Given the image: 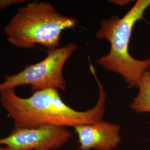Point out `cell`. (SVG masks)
<instances>
[{
	"label": "cell",
	"mask_w": 150,
	"mask_h": 150,
	"mask_svg": "<svg viewBox=\"0 0 150 150\" xmlns=\"http://www.w3.org/2000/svg\"><path fill=\"white\" fill-rule=\"evenodd\" d=\"M96 81L99 90L96 103L85 111L69 106L54 88L33 92L27 98L18 96L15 90H7L0 93V103L13 120L14 128L32 129L47 125L74 128L103 120L106 93L100 81Z\"/></svg>",
	"instance_id": "obj_1"
},
{
	"label": "cell",
	"mask_w": 150,
	"mask_h": 150,
	"mask_svg": "<svg viewBox=\"0 0 150 150\" xmlns=\"http://www.w3.org/2000/svg\"><path fill=\"white\" fill-rule=\"evenodd\" d=\"M150 0H138L124 16L113 15L103 20L96 33L97 38L110 44L109 53L97 60L105 70L120 75L129 87L137 88L142 75L150 68V59L139 60L129 52V43L135 23L143 18Z\"/></svg>",
	"instance_id": "obj_2"
},
{
	"label": "cell",
	"mask_w": 150,
	"mask_h": 150,
	"mask_svg": "<svg viewBox=\"0 0 150 150\" xmlns=\"http://www.w3.org/2000/svg\"><path fill=\"white\" fill-rule=\"evenodd\" d=\"M77 20L59 13L46 2H32L22 7L5 27L9 43L27 49L41 45L48 50L57 48L62 32L75 27Z\"/></svg>",
	"instance_id": "obj_3"
},
{
	"label": "cell",
	"mask_w": 150,
	"mask_h": 150,
	"mask_svg": "<svg viewBox=\"0 0 150 150\" xmlns=\"http://www.w3.org/2000/svg\"><path fill=\"white\" fill-rule=\"evenodd\" d=\"M77 48L75 44L70 43L48 50L47 56L41 61L27 65L18 74L5 75V81L0 83V93L26 85H31L30 89L33 92L47 88L65 90L66 82L63 68Z\"/></svg>",
	"instance_id": "obj_4"
},
{
	"label": "cell",
	"mask_w": 150,
	"mask_h": 150,
	"mask_svg": "<svg viewBox=\"0 0 150 150\" xmlns=\"http://www.w3.org/2000/svg\"><path fill=\"white\" fill-rule=\"evenodd\" d=\"M72 137L67 127L47 125L38 128H14L0 139V146L7 150H56Z\"/></svg>",
	"instance_id": "obj_5"
},
{
	"label": "cell",
	"mask_w": 150,
	"mask_h": 150,
	"mask_svg": "<svg viewBox=\"0 0 150 150\" xmlns=\"http://www.w3.org/2000/svg\"><path fill=\"white\" fill-rule=\"evenodd\" d=\"M79 150H113L120 142L121 127L103 120L74 127Z\"/></svg>",
	"instance_id": "obj_6"
},
{
	"label": "cell",
	"mask_w": 150,
	"mask_h": 150,
	"mask_svg": "<svg viewBox=\"0 0 150 150\" xmlns=\"http://www.w3.org/2000/svg\"><path fill=\"white\" fill-rule=\"evenodd\" d=\"M139 92L131 103V110L137 113H150V68L140 79Z\"/></svg>",
	"instance_id": "obj_7"
},
{
	"label": "cell",
	"mask_w": 150,
	"mask_h": 150,
	"mask_svg": "<svg viewBox=\"0 0 150 150\" xmlns=\"http://www.w3.org/2000/svg\"><path fill=\"white\" fill-rule=\"evenodd\" d=\"M26 1L23 0H0V10L10 6L21 4Z\"/></svg>",
	"instance_id": "obj_8"
},
{
	"label": "cell",
	"mask_w": 150,
	"mask_h": 150,
	"mask_svg": "<svg viewBox=\"0 0 150 150\" xmlns=\"http://www.w3.org/2000/svg\"><path fill=\"white\" fill-rule=\"evenodd\" d=\"M110 2L112 4L117 5L123 6L127 5L131 2H134V1H129V0H113V1H110Z\"/></svg>",
	"instance_id": "obj_9"
},
{
	"label": "cell",
	"mask_w": 150,
	"mask_h": 150,
	"mask_svg": "<svg viewBox=\"0 0 150 150\" xmlns=\"http://www.w3.org/2000/svg\"><path fill=\"white\" fill-rule=\"evenodd\" d=\"M0 150H7L6 148L5 147H1V146H0Z\"/></svg>",
	"instance_id": "obj_10"
},
{
	"label": "cell",
	"mask_w": 150,
	"mask_h": 150,
	"mask_svg": "<svg viewBox=\"0 0 150 150\" xmlns=\"http://www.w3.org/2000/svg\"></svg>",
	"instance_id": "obj_11"
}]
</instances>
